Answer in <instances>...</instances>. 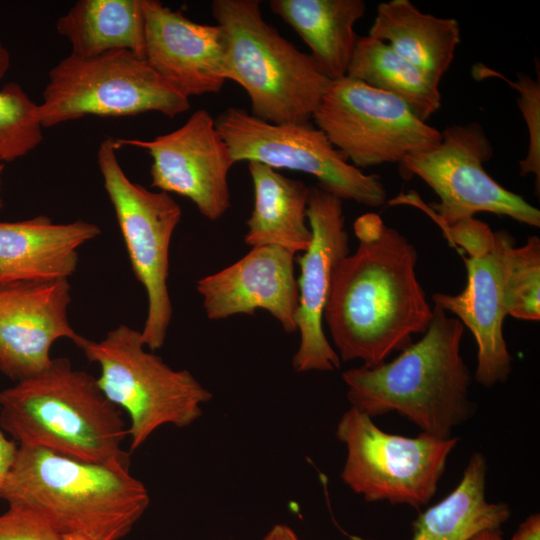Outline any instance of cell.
Returning a JSON list of instances; mask_svg holds the SVG:
<instances>
[{
    "mask_svg": "<svg viewBox=\"0 0 540 540\" xmlns=\"http://www.w3.org/2000/svg\"><path fill=\"white\" fill-rule=\"evenodd\" d=\"M116 141L146 150L152 158L151 186L189 199L208 220L220 219L230 208L228 174L235 162L207 110H196L181 127L154 139Z\"/></svg>",
    "mask_w": 540,
    "mask_h": 540,
    "instance_id": "14",
    "label": "cell"
},
{
    "mask_svg": "<svg viewBox=\"0 0 540 540\" xmlns=\"http://www.w3.org/2000/svg\"><path fill=\"white\" fill-rule=\"evenodd\" d=\"M119 148L116 138H105L98 148L97 162L132 270L146 291L147 316L141 338L145 347L155 351L164 344L172 319L167 283L169 248L182 210L170 194L131 181L119 163Z\"/></svg>",
    "mask_w": 540,
    "mask_h": 540,
    "instance_id": "9",
    "label": "cell"
},
{
    "mask_svg": "<svg viewBox=\"0 0 540 540\" xmlns=\"http://www.w3.org/2000/svg\"><path fill=\"white\" fill-rule=\"evenodd\" d=\"M431 150L412 154L399 163L404 178L417 176L439 197L433 205L443 228L472 218L478 212L508 216L539 227L540 211L521 195L493 179L484 163L493 149L480 124H455L441 132Z\"/></svg>",
    "mask_w": 540,
    "mask_h": 540,
    "instance_id": "12",
    "label": "cell"
},
{
    "mask_svg": "<svg viewBox=\"0 0 540 540\" xmlns=\"http://www.w3.org/2000/svg\"><path fill=\"white\" fill-rule=\"evenodd\" d=\"M450 241L461 247L467 285L456 295L436 292L433 303L456 316L473 334L477 344L476 381L492 387L505 382L512 371V357L504 336L503 250L512 237L494 232L472 217L444 228Z\"/></svg>",
    "mask_w": 540,
    "mask_h": 540,
    "instance_id": "13",
    "label": "cell"
},
{
    "mask_svg": "<svg viewBox=\"0 0 540 540\" xmlns=\"http://www.w3.org/2000/svg\"><path fill=\"white\" fill-rule=\"evenodd\" d=\"M248 170L254 204L246 222L245 243L305 252L312 237L307 220L309 187L262 163L248 162Z\"/></svg>",
    "mask_w": 540,
    "mask_h": 540,
    "instance_id": "21",
    "label": "cell"
},
{
    "mask_svg": "<svg viewBox=\"0 0 540 540\" xmlns=\"http://www.w3.org/2000/svg\"><path fill=\"white\" fill-rule=\"evenodd\" d=\"M38 114L42 128L86 116L127 117L159 112L174 118L190 99L129 50L93 57L69 54L48 72Z\"/></svg>",
    "mask_w": 540,
    "mask_h": 540,
    "instance_id": "7",
    "label": "cell"
},
{
    "mask_svg": "<svg viewBox=\"0 0 540 540\" xmlns=\"http://www.w3.org/2000/svg\"><path fill=\"white\" fill-rule=\"evenodd\" d=\"M227 39L228 80L248 94L252 115L273 124L309 122L331 80L264 19L258 0H214Z\"/></svg>",
    "mask_w": 540,
    "mask_h": 540,
    "instance_id": "5",
    "label": "cell"
},
{
    "mask_svg": "<svg viewBox=\"0 0 540 540\" xmlns=\"http://www.w3.org/2000/svg\"><path fill=\"white\" fill-rule=\"evenodd\" d=\"M0 424L18 446L96 463L129 466L128 427L97 378L53 358L41 373L0 391Z\"/></svg>",
    "mask_w": 540,
    "mask_h": 540,
    "instance_id": "4",
    "label": "cell"
},
{
    "mask_svg": "<svg viewBox=\"0 0 540 540\" xmlns=\"http://www.w3.org/2000/svg\"><path fill=\"white\" fill-rule=\"evenodd\" d=\"M470 540H503L502 531L500 528L486 529L474 535Z\"/></svg>",
    "mask_w": 540,
    "mask_h": 540,
    "instance_id": "33",
    "label": "cell"
},
{
    "mask_svg": "<svg viewBox=\"0 0 540 540\" xmlns=\"http://www.w3.org/2000/svg\"><path fill=\"white\" fill-rule=\"evenodd\" d=\"M100 233L91 222L55 223L45 215L0 222V286L68 280L77 269L79 248Z\"/></svg>",
    "mask_w": 540,
    "mask_h": 540,
    "instance_id": "19",
    "label": "cell"
},
{
    "mask_svg": "<svg viewBox=\"0 0 540 540\" xmlns=\"http://www.w3.org/2000/svg\"><path fill=\"white\" fill-rule=\"evenodd\" d=\"M0 540H63V536L34 509L8 503L0 514Z\"/></svg>",
    "mask_w": 540,
    "mask_h": 540,
    "instance_id": "29",
    "label": "cell"
},
{
    "mask_svg": "<svg viewBox=\"0 0 540 540\" xmlns=\"http://www.w3.org/2000/svg\"><path fill=\"white\" fill-rule=\"evenodd\" d=\"M312 119L359 169L399 164L442 138L398 97L348 76L330 82Z\"/></svg>",
    "mask_w": 540,
    "mask_h": 540,
    "instance_id": "11",
    "label": "cell"
},
{
    "mask_svg": "<svg viewBox=\"0 0 540 540\" xmlns=\"http://www.w3.org/2000/svg\"><path fill=\"white\" fill-rule=\"evenodd\" d=\"M354 229L359 244L334 270L324 319L340 359L374 367L424 333L433 309L416 275L415 246L375 214Z\"/></svg>",
    "mask_w": 540,
    "mask_h": 540,
    "instance_id": "1",
    "label": "cell"
},
{
    "mask_svg": "<svg viewBox=\"0 0 540 540\" xmlns=\"http://www.w3.org/2000/svg\"><path fill=\"white\" fill-rule=\"evenodd\" d=\"M1 498L40 513L62 536L120 540L150 503L129 466L83 461L19 446Z\"/></svg>",
    "mask_w": 540,
    "mask_h": 540,
    "instance_id": "3",
    "label": "cell"
},
{
    "mask_svg": "<svg viewBox=\"0 0 540 540\" xmlns=\"http://www.w3.org/2000/svg\"><path fill=\"white\" fill-rule=\"evenodd\" d=\"M440 83L460 42L456 19L421 12L409 0L380 3L368 33Z\"/></svg>",
    "mask_w": 540,
    "mask_h": 540,
    "instance_id": "22",
    "label": "cell"
},
{
    "mask_svg": "<svg viewBox=\"0 0 540 540\" xmlns=\"http://www.w3.org/2000/svg\"><path fill=\"white\" fill-rule=\"evenodd\" d=\"M3 170H4V162H2L0 160V209L2 208L3 206V200H2V195H1V191H2V173H3Z\"/></svg>",
    "mask_w": 540,
    "mask_h": 540,
    "instance_id": "34",
    "label": "cell"
},
{
    "mask_svg": "<svg viewBox=\"0 0 540 540\" xmlns=\"http://www.w3.org/2000/svg\"><path fill=\"white\" fill-rule=\"evenodd\" d=\"M503 78V77H502ZM505 79V78H503ZM506 80V79H505ZM509 82V81H508ZM519 92L517 103L529 133L528 151L519 163L520 175L533 174L536 190L540 188V82L520 72L515 82H509Z\"/></svg>",
    "mask_w": 540,
    "mask_h": 540,
    "instance_id": "28",
    "label": "cell"
},
{
    "mask_svg": "<svg viewBox=\"0 0 540 540\" xmlns=\"http://www.w3.org/2000/svg\"><path fill=\"white\" fill-rule=\"evenodd\" d=\"M215 124L235 163L258 162L276 170L310 174L320 187L341 200L369 207L386 201L381 178L352 165L310 121L273 124L244 109L229 107L215 118Z\"/></svg>",
    "mask_w": 540,
    "mask_h": 540,
    "instance_id": "10",
    "label": "cell"
},
{
    "mask_svg": "<svg viewBox=\"0 0 540 540\" xmlns=\"http://www.w3.org/2000/svg\"><path fill=\"white\" fill-rule=\"evenodd\" d=\"M504 304L514 318L540 319V239L531 236L521 247L512 239L503 250Z\"/></svg>",
    "mask_w": 540,
    "mask_h": 540,
    "instance_id": "27",
    "label": "cell"
},
{
    "mask_svg": "<svg viewBox=\"0 0 540 540\" xmlns=\"http://www.w3.org/2000/svg\"><path fill=\"white\" fill-rule=\"evenodd\" d=\"M67 279L0 286V371L19 382L45 370L52 345L61 338L75 344Z\"/></svg>",
    "mask_w": 540,
    "mask_h": 540,
    "instance_id": "16",
    "label": "cell"
},
{
    "mask_svg": "<svg viewBox=\"0 0 540 540\" xmlns=\"http://www.w3.org/2000/svg\"><path fill=\"white\" fill-rule=\"evenodd\" d=\"M346 76L398 97L425 122L441 106L439 82L369 35L358 38Z\"/></svg>",
    "mask_w": 540,
    "mask_h": 540,
    "instance_id": "25",
    "label": "cell"
},
{
    "mask_svg": "<svg viewBox=\"0 0 540 540\" xmlns=\"http://www.w3.org/2000/svg\"><path fill=\"white\" fill-rule=\"evenodd\" d=\"M263 540H300L296 533L287 525L278 524L271 528Z\"/></svg>",
    "mask_w": 540,
    "mask_h": 540,
    "instance_id": "32",
    "label": "cell"
},
{
    "mask_svg": "<svg viewBox=\"0 0 540 540\" xmlns=\"http://www.w3.org/2000/svg\"><path fill=\"white\" fill-rule=\"evenodd\" d=\"M75 345L99 366L97 383L106 398L128 414L130 451L163 425H191L212 398L188 370H174L146 351L141 332L127 325L110 330L99 341L81 336Z\"/></svg>",
    "mask_w": 540,
    "mask_h": 540,
    "instance_id": "6",
    "label": "cell"
},
{
    "mask_svg": "<svg viewBox=\"0 0 540 540\" xmlns=\"http://www.w3.org/2000/svg\"><path fill=\"white\" fill-rule=\"evenodd\" d=\"M63 540H87V539L80 536L67 535V536H63Z\"/></svg>",
    "mask_w": 540,
    "mask_h": 540,
    "instance_id": "35",
    "label": "cell"
},
{
    "mask_svg": "<svg viewBox=\"0 0 540 540\" xmlns=\"http://www.w3.org/2000/svg\"><path fill=\"white\" fill-rule=\"evenodd\" d=\"M56 31L71 55L87 58L129 50L145 58L143 0H80L58 18Z\"/></svg>",
    "mask_w": 540,
    "mask_h": 540,
    "instance_id": "24",
    "label": "cell"
},
{
    "mask_svg": "<svg viewBox=\"0 0 540 540\" xmlns=\"http://www.w3.org/2000/svg\"><path fill=\"white\" fill-rule=\"evenodd\" d=\"M423 337L391 362L342 374L351 407L373 418L398 412L421 432L448 438L473 411L470 372L460 354L464 325L434 304Z\"/></svg>",
    "mask_w": 540,
    "mask_h": 540,
    "instance_id": "2",
    "label": "cell"
},
{
    "mask_svg": "<svg viewBox=\"0 0 540 540\" xmlns=\"http://www.w3.org/2000/svg\"><path fill=\"white\" fill-rule=\"evenodd\" d=\"M18 444L6 437L0 424V498L7 477L14 465L18 452Z\"/></svg>",
    "mask_w": 540,
    "mask_h": 540,
    "instance_id": "30",
    "label": "cell"
},
{
    "mask_svg": "<svg viewBox=\"0 0 540 540\" xmlns=\"http://www.w3.org/2000/svg\"><path fill=\"white\" fill-rule=\"evenodd\" d=\"M486 475L485 457L473 453L458 485L415 519L411 540H470L483 530L500 528L511 509L486 499Z\"/></svg>",
    "mask_w": 540,
    "mask_h": 540,
    "instance_id": "23",
    "label": "cell"
},
{
    "mask_svg": "<svg viewBox=\"0 0 540 540\" xmlns=\"http://www.w3.org/2000/svg\"><path fill=\"white\" fill-rule=\"evenodd\" d=\"M295 254L277 246H257L230 266L202 277L197 291L207 317L221 320L265 310L286 333L297 332L298 285Z\"/></svg>",
    "mask_w": 540,
    "mask_h": 540,
    "instance_id": "18",
    "label": "cell"
},
{
    "mask_svg": "<svg viewBox=\"0 0 540 540\" xmlns=\"http://www.w3.org/2000/svg\"><path fill=\"white\" fill-rule=\"evenodd\" d=\"M510 540H540V515L533 513L518 527Z\"/></svg>",
    "mask_w": 540,
    "mask_h": 540,
    "instance_id": "31",
    "label": "cell"
},
{
    "mask_svg": "<svg viewBox=\"0 0 540 540\" xmlns=\"http://www.w3.org/2000/svg\"><path fill=\"white\" fill-rule=\"evenodd\" d=\"M145 59L170 85L191 96L218 93L228 80L227 39L157 0H143Z\"/></svg>",
    "mask_w": 540,
    "mask_h": 540,
    "instance_id": "17",
    "label": "cell"
},
{
    "mask_svg": "<svg viewBox=\"0 0 540 540\" xmlns=\"http://www.w3.org/2000/svg\"><path fill=\"white\" fill-rule=\"evenodd\" d=\"M10 65V53L0 40V81ZM42 140L38 104L20 84L6 83L0 89V160L5 163L24 157Z\"/></svg>",
    "mask_w": 540,
    "mask_h": 540,
    "instance_id": "26",
    "label": "cell"
},
{
    "mask_svg": "<svg viewBox=\"0 0 540 540\" xmlns=\"http://www.w3.org/2000/svg\"><path fill=\"white\" fill-rule=\"evenodd\" d=\"M271 11L300 36L321 72L331 81L347 75L359 36L355 23L365 13L362 0H271Z\"/></svg>",
    "mask_w": 540,
    "mask_h": 540,
    "instance_id": "20",
    "label": "cell"
},
{
    "mask_svg": "<svg viewBox=\"0 0 540 540\" xmlns=\"http://www.w3.org/2000/svg\"><path fill=\"white\" fill-rule=\"evenodd\" d=\"M307 220L312 237L298 258L300 342L292 363L297 372L332 371L340 367V358L325 336L323 319L334 270L349 254L342 200L319 185L309 187Z\"/></svg>",
    "mask_w": 540,
    "mask_h": 540,
    "instance_id": "15",
    "label": "cell"
},
{
    "mask_svg": "<svg viewBox=\"0 0 540 540\" xmlns=\"http://www.w3.org/2000/svg\"><path fill=\"white\" fill-rule=\"evenodd\" d=\"M336 437L347 448L341 478L352 491L368 502L414 508L434 497L459 440L423 432L417 437L390 434L354 407L342 415Z\"/></svg>",
    "mask_w": 540,
    "mask_h": 540,
    "instance_id": "8",
    "label": "cell"
}]
</instances>
